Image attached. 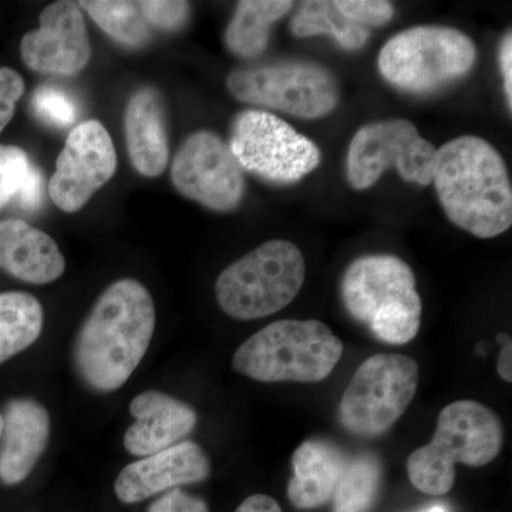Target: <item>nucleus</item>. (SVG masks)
Here are the masks:
<instances>
[{
    "instance_id": "nucleus-8",
    "label": "nucleus",
    "mask_w": 512,
    "mask_h": 512,
    "mask_svg": "<svg viewBox=\"0 0 512 512\" xmlns=\"http://www.w3.org/2000/svg\"><path fill=\"white\" fill-rule=\"evenodd\" d=\"M227 87L241 103L306 120L328 116L340 96L338 80L328 67L302 60L239 67L229 73Z\"/></svg>"
},
{
    "instance_id": "nucleus-9",
    "label": "nucleus",
    "mask_w": 512,
    "mask_h": 512,
    "mask_svg": "<svg viewBox=\"0 0 512 512\" xmlns=\"http://www.w3.org/2000/svg\"><path fill=\"white\" fill-rule=\"evenodd\" d=\"M419 365L399 353L366 359L343 393L339 420L359 437L383 436L409 409L419 387Z\"/></svg>"
},
{
    "instance_id": "nucleus-22",
    "label": "nucleus",
    "mask_w": 512,
    "mask_h": 512,
    "mask_svg": "<svg viewBox=\"0 0 512 512\" xmlns=\"http://www.w3.org/2000/svg\"><path fill=\"white\" fill-rule=\"evenodd\" d=\"M45 325V311L26 292L0 293V365L30 348Z\"/></svg>"
},
{
    "instance_id": "nucleus-2",
    "label": "nucleus",
    "mask_w": 512,
    "mask_h": 512,
    "mask_svg": "<svg viewBox=\"0 0 512 512\" xmlns=\"http://www.w3.org/2000/svg\"><path fill=\"white\" fill-rule=\"evenodd\" d=\"M448 220L477 238L512 225V188L503 156L488 141L461 136L436 153L433 183Z\"/></svg>"
},
{
    "instance_id": "nucleus-33",
    "label": "nucleus",
    "mask_w": 512,
    "mask_h": 512,
    "mask_svg": "<svg viewBox=\"0 0 512 512\" xmlns=\"http://www.w3.org/2000/svg\"><path fill=\"white\" fill-rule=\"evenodd\" d=\"M500 59L501 74H503L504 93L507 99L508 109H512V33L508 32L504 36L503 42L500 45Z\"/></svg>"
},
{
    "instance_id": "nucleus-27",
    "label": "nucleus",
    "mask_w": 512,
    "mask_h": 512,
    "mask_svg": "<svg viewBox=\"0 0 512 512\" xmlns=\"http://www.w3.org/2000/svg\"><path fill=\"white\" fill-rule=\"evenodd\" d=\"M33 110L39 119L50 126L67 127L76 119V106L63 90L53 86H42L33 93Z\"/></svg>"
},
{
    "instance_id": "nucleus-3",
    "label": "nucleus",
    "mask_w": 512,
    "mask_h": 512,
    "mask_svg": "<svg viewBox=\"0 0 512 512\" xmlns=\"http://www.w3.org/2000/svg\"><path fill=\"white\" fill-rule=\"evenodd\" d=\"M340 295L350 318L387 345L419 335L423 303L412 268L396 255L359 256L346 268Z\"/></svg>"
},
{
    "instance_id": "nucleus-20",
    "label": "nucleus",
    "mask_w": 512,
    "mask_h": 512,
    "mask_svg": "<svg viewBox=\"0 0 512 512\" xmlns=\"http://www.w3.org/2000/svg\"><path fill=\"white\" fill-rule=\"evenodd\" d=\"M346 458L345 453L328 440L303 441L292 456L289 501L298 510H316L329 503Z\"/></svg>"
},
{
    "instance_id": "nucleus-13",
    "label": "nucleus",
    "mask_w": 512,
    "mask_h": 512,
    "mask_svg": "<svg viewBox=\"0 0 512 512\" xmlns=\"http://www.w3.org/2000/svg\"><path fill=\"white\" fill-rule=\"evenodd\" d=\"M117 171V154L109 131L99 120H87L70 131L50 178L49 195L60 211L82 210Z\"/></svg>"
},
{
    "instance_id": "nucleus-16",
    "label": "nucleus",
    "mask_w": 512,
    "mask_h": 512,
    "mask_svg": "<svg viewBox=\"0 0 512 512\" xmlns=\"http://www.w3.org/2000/svg\"><path fill=\"white\" fill-rule=\"evenodd\" d=\"M134 423L124 434V447L134 457H148L175 446L194 431L198 414L190 404L163 392H144L130 403Z\"/></svg>"
},
{
    "instance_id": "nucleus-5",
    "label": "nucleus",
    "mask_w": 512,
    "mask_h": 512,
    "mask_svg": "<svg viewBox=\"0 0 512 512\" xmlns=\"http://www.w3.org/2000/svg\"><path fill=\"white\" fill-rule=\"evenodd\" d=\"M343 343L319 320H278L245 340L232 356L239 375L262 383H318L338 366Z\"/></svg>"
},
{
    "instance_id": "nucleus-11",
    "label": "nucleus",
    "mask_w": 512,
    "mask_h": 512,
    "mask_svg": "<svg viewBox=\"0 0 512 512\" xmlns=\"http://www.w3.org/2000/svg\"><path fill=\"white\" fill-rule=\"evenodd\" d=\"M437 148L420 136L412 121L393 119L366 124L350 141L346 177L357 191L372 188L387 168L407 183H433Z\"/></svg>"
},
{
    "instance_id": "nucleus-37",
    "label": "nucleus",
    "mask_w": 512,
    "mask_h": 512,
    "mask_svg": "<svg viewBox=\"0 0 512 512\" xmlns=\"http://www.w3.org/2000/svg\"><path fill=\"white\" fill-rule=\"evenodd\" d=\"M2 430H3V417H2V413H0V437H2Z\"/></svg>"
},
{
    "instance_id": "nucleus-7",
    "label": "nucleus",
    "mask_w": 512,
    "mask_h": 512,
    "mask_svg": "<svg viewBox=\"0 0 512 512\" xmlns=\"http://www.w3.org/2000/svg\"><path fill=\"white\" fill-rule=\"evenodd\" d=\"M477 47L466 33L447 26H416L393 36L377 59L386 82L409 93H431L467 76Z\"/></svg>"
},
{
    "instance_id": "nucleus-28",
    "label": "nucleus",
    "mask_w": 512,
    "mask_h": 512,
    "mask_svg": "<svg viewBox=\"0 0 512 512\" xmlns=\"http://www.w3.org/2000/svg\"><path fill=\"white\" fill-rule=\"evenodd\" d=\"M138 9L148 25L174 32L183 28L190 18V3L173 0H146L138 2Z\"/></svg>"
},
{
    "instance_id": "nucleus-25",
    "label": "nucleus",
    "mask_w": 512,
    "mask_h": 512,
    "mask_svg": "<svg viewBox=\"0 0 512 512\" xmlns=\"http://www.w3.org/2000/svg\"><path fill=\"white\" fill-rule=\"evenodd\" d=\"M80 8L86 10L111 39L127 47H141L150 39V28L134 2H116V0H94L80 2Z\"/></svg>"
},
{
    "instance_id": "nucleus-18",
    "label": "nucleus",
    "mask_w": 512,
    "mask_h": 512,
    "mask_svg": "<svg viewBox=\"0 0 512 512\" xmlns=\"http://www.w3.org/2000/svg\"><path fill=\"white\" fill-rule=\"evenodd\" d=\"M0 269L33 285L57 281L66 259L55 239L22 220L0 221Z\"/></svg>"
},
{
    "instance_id": "nucleus-15",
    "label": "nucleus",
    "mask_w": 512,
    "mask_h": 512,
    "mask_svg": "<svg viewBox=\"0 0 512 512\" xmlns=\"http://www.w3.org/2000/svg\"><path fill=\"white\" fill-rule=\"evenodd\" d=\"M210 476L211 461L204 448L184 440L124 467L114 483V493L121 503L137 504Z\"/></svg>"
},
{
    "instance_id": "nucleus-34",
    "label": "nucleus",
    "mask_w": 512,
    "mask_h": 512,
    "mask_svg": "<svg viewBox=\"0 0 512 512\" xmlns=\"http://www.w3.org/2000/svg\"><path fill=\"white\" fill-rule=\"evenodd\" d=\"M235 512H282V510L269 495L255 494L245 498Z\"/></svg>"
},
{
    "instance_id": "nucleus-14",
    "label": "nucleus",
    "mask_w": 512,
    "mask_h": 512,
    "mask_svg": "<svg viewBox=\"0 0 512 512\" xmlns=\"http://www.w3.org/2000/svg\"><path fill=\"white\" fill-rule=\"evenodd\" d=\"M39 23V29L26 33L20 43L26 66L53 76L83 72L92 57V45L79 3H52L40 13Z\"/></svg>"
},
{
    "instance_id": "nucleus-6",
    "label": "nucleus",
    "mask_w": 512,
    "mask_h": 512,
    "mask_svg": "<svg viewBox=\"0 0 512 512\" xmlns=\"http://www.w3.org/2000/svg\"><path fill=\"white\" fill-rule=\"evenodd\" d=\"M301 249L284 239L265 242L225 268L215 296L229 318L255 320L285 309L305 282Z\"/></svg>"
},
{
    "instance_id": "nucleus-32",
    "label": "nucleus",
    "mask_w": 512,
    "mask_h": 512,
    "mask_svg": "<svg viewBox=\"0 0 512 512\" xmlns=\"http://www.w3.org/2000/svg\"><path fill=\"white\" fill-rule=\"evenodd\" d=\"M43 178L35 165H32L22 187L16 195L15 202L26 211L36 210L42 201Z\"/></svg>"
},
{
    "instance_id": "nucleus-17",
    "label": "nucleus",
    "mask_w": 512,
    "mask_h": 512,
    "mask_svg": "<svg viewBox=\"0 0 512 512\" xmlns=\"http://www.w3.org/2000/svg\"><path fill=\"white\" fill-rule=\"evenodd\" d=\"M0 437V481L22 483L45 453L50 439V416L46 407L29 397L6 403Z\"/></svg>"
},
{
    "instance_id": "nucleus-19",
    "label": "nucleus",
    "mask_w": 512,
    "mask_h": 512,
    "mask_svg": "<svg viewBox=\"0 0 512 512\" xmlns=\"http://www.w3.org/2000/svg\"><path fill=\"white\" fill-rule=\"evenodd\" d=\"M128 157L138 174L156 178L164 173L170 158L165 109L153 87L137 90L124 113Z\"/></svg>"
},
{
    "instance_id": "nucleus-23",
    "label": "nucleus",
    "mask_w": 512,
    "mask_h": 512,
    "mask_svg": "<svg viewBox=\"0 0 512 512\" xmlns=\"http://www.w3.org/2000/svg\"><path fill=\"white\" fill-rule=\"evenodd\" d=\"M383 467L373 453L348 457L332 497V512H373L382 494Z\"/></svg>"
},
{
    "instance_id": "nucleus-35",
    "label": "nucleus",
    "mask_w": 512,
    "mask_h": 512,
    "mask_svg": "<svg viewBox=\"0 0 512 512\" xmlns=\"http://www.w3.org/2000/svg\"><path fill=\"white\" fill-rule=\"evenodd\" d=\"M498 340L504 343L501 349L500 356H498L497 372L501 379L505 382H512V346L511 339L508 336L500 335Z\"/></svg>"
},
{
    "instance_id": "nucleus-12",
    "label": "nucleus",
    "mask_w": 512,
    "mask_h": 512,
    "mask_svg": "<svg viewBox=\"0 0 512 512\" xmlns=\"http://www.w3.org/2000/svg\"><path fill=\"white\" fill-rule=\"evenodd\" d=\"M171 181L183 197L217 212L237 210L247 188L231 148L207 130L191 134L178 148Z\"/></svg>"
},
{
    "instance_id": "nucleus-26",
    "label": "nucleus",
    "mask_w": 512,
    "mask_h": 512,
    "mask_svg": "<svg viewBox=\"0 0 512 512\" xmlns=\"http://www.w3.org/2000/svg\"><path fill=\"white\" fill-rule=\"evenodd\" d=\"M32 165L22 148L0 146V211L15 201Z\"/></svg>"
},
{
    "instance_id": "nucleus-21",
    "label": "nucleus",
    "mask_w": 512,
    "mask_h": 512,
    "mask_svg": "<svg viewBox=\"0 0 512 512\" xmlns=\"http://www.w3.org/2000/svg\"><path fill=\"white\" fill-rule=\"evenodd\" d=\"M289 0H244L239 2L225 30L229 52L242 59L261 56L268 47L272 26L292 9Z\"/></svg>"
},
{
    "instance_id": "nucleus-30",
    "label": "nucleus",
    "mask_w": 512,
    "mask_h": 512,
    "mask_svg": "<svg viewBox=\"0 0 512 512\" xmlns=\"http://www.w3.org/2000/svg\"><path fill=\"white\" fill-rule=\"evenodd\" d=\"M25 93L22 76L9 67L0 69V133L15 116L16 103Z\"/></svg>"
},
{
    "instance_id": "nucleus-29",
    "label": "nucleus",
    "mask_w": 512,
    "mask_h": 512,
    "mask_svg": "<svg viewBox=\"0 0 512 512\" xmlns=\"http://www.w3.org/2000/svg\"><path fill=\"white\" fill-rule=\"evenodd\" d=\"M333 3L340 15L363 28L386 25L394 16L393 5L386 0H338Z\"/></svg>"
},
{
    "instance_id": "nucleus-4",
    "label": "nucleus",
    "mask_w": 512,
    "mask_h": 512,
    "mask_svg": "<svg viewBox=\"0 0 512 512\" xmlns=\"http://www.w3.org/2000/svg\"><path fill=\"white\" fill-rule=\"evenodd\" d=\"M504 427L498 414L483 403L458 400L444 407L436 433L407 458L410 483L420 493L446 495L456 483V464L488 466L500 454Z\"/></svg>"
},
{
    "instance_id": "nucleus-36",
    "label": "nucleus",
    "mask_w": 512,
    "mask_h": 512,
    "mask_svg": "<svg viewBox=\"0 0 512 512\" xmlns=\"http://www.w3.org/2000/svg\"><path fill=\"white\" fill-rule=\"evenodd\" d=\"M423 512H450V511H448L447 507H444V505L436 504V505H433V507L429 508V510H426Z\"/></svg>"
},
{
    "instance_id": "nucleus-1",
    "label": "nucleus",
    "mask_w": 512,
    "mask_h": 512,
    "mask_svg": "<svg viewBox=\"0 0 512 512\" xmlns=\"http://www.w3.org/2000/svg\"><path fill=\"white\" fill-rule=\"evenodd\" d=\"M156 319L153 296L140 281L124 278L107 286L74 339L80 380L99 393L123 387L150 348Z\"/></svg>"
},
{
    "instance_id": "nucleus-10",
    "label": "nucleus",
    "mask_w": 512,
    "mask_h": 512,
    "mask_svg": "<svg viewBox=\"0 0 512 512\" xmlns=\"http://www.w3.org/2000/svg\"><path fill=\"white\" fill-rule=\"evenodd\" d=\"M228 146L242 170L275 184L298 183L322 161L312 140L265 110L239 113Z\"/></svg>"
},
{
    "instance_id": "nucleus-24",
    "label": "nucleus",
    "mask_w": 512,
    "mask_h": 512,
    "mask_svg": "<svg viewBox=\"0 0 512 512\" xmlns=\"http://www.w3.org/2000/svg\"><path fill=\"white\" fill-rule=\"evenodd\" d=\"M296 37L329 35L345 50H359L369 40V30L340 15L333 2H303L291 22Z\"/></svg>"
},
{
    "instance_id": "nucleus-31",
    "label": "nucleus",
    "mask_w": 512,
    "mask_h": 512,
    "mask_svg": "<svg viewBox=\"0 0 512 512\" xmlns=\"http://www.w3.org/2000/svg\"><path fill=\"white\" fill-rule=\"evenodd\" d=\"M147 512H210V508L201 497L174 488L157 498Z\"/></svg>"
}]
</instances>
